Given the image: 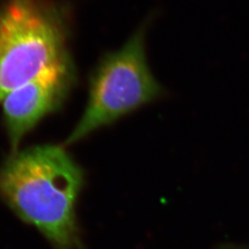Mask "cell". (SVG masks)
I'll list each match as a JSON object with an SVG mask.
<instances>
[{
  "mask_svg": "<svg viewBox=\"0 0 249 249\" xmlns=\"http://www.w3.org/2000/svg\"><path fill=\"white\" fill-rule=\"evenodd\" d=\"M84 172L59 145L11 152L0 168V196L53 249H83L76 204Z\"/></svg>",
  "mask_w": 249,
  "mask_h": 249,
  "instance_id": "6da1fadb",
  "label": "cell"
},
{
  "mask_svg": "<svg viewBox=\"0 0 249 249\" xmlns=\"http://www.w3.org/2000/svg\"><path fill=\"white\" fill-rule=\"evenodd\" d=\"M70 25L53 0H4L0 4V104L40 74L71 62Z\"/></svg>",
  "mask_w": 249,
  "mask_h": 249,
  "instance_id": "7a4b0ae2",
  "label": "cell"
},
{
  "mask_svg": "<svg viewBox=\"0 0 249 249\" xmlns=\"http://www.w3.org/2000/svg\"><path fill=\"white\" fill-rule=\"evenodd\" d=\"M148 25L146 21L122 47L102 58L89 79L87 106L65 145L82 141L162 95L147 61Z\"/></svg>",
  "mask_w": 249,
  "mask_h": 249,
  "instance_id": "3957f363",
  "label": "cell"
},
{
  "mask_svg": "<svg viewBox=\"0 0 249 249\" xmlns=\"http://www.w3.org/2000/svg\"><path fill=\"white\" fill-rule=\"evenodd\" d=\"M74 64L54 67L13 90L2 103L11 152L45 116L62 107L75 84Z\"/></svg>",
  "mask_w": 249,
  "mask_h": 249,
  "instance_id": "277c9868",
  "label": "cell"
},
{
  "mask_svg": "<svg viewBox=\"0 0 249 249\" xmlns=\"http://www.w3.org/2000/svg\"><path fill=\"white\" fill-rule=\"evenodd\" d=\"M228 249H249V248H242V247H240V248H233V247H228Z\"/></svg>",
  "mask_w": 249,
  "mask_h": 249,
  "instance_id": "5b68a950",
  "label": "cell"
}]
</instances>
